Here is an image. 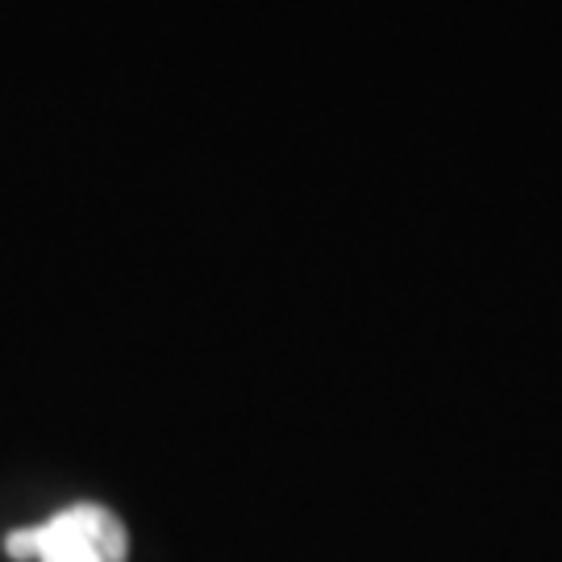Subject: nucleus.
<instances>
[{
	"instance_id": "obj_1",
	"label": "nucleus",
	"mask_w": 562,
	"mask_h": 562,
	"mask_svg": "<svg viewBox=\"0 0 562 562\" xmlns=\"http://www.w3.org/2000/svg\"><path fill=\"white\" fill-rule=\"evenodd\" d=\"M4 554L18 562H125L130 533L113 508L71 504L38 525H21L4 538Z\"/></svg>"
}]
</instances>
